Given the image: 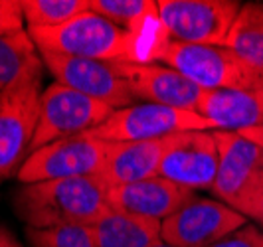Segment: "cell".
Segmentation results:
<instances>
[{
  "label": "cell",
  "mask_w": 263,
  "mask_h": 247,
  "mask_svg": "<svg viewBox=\"0 0 263 247\" xmlns=\"http://www.w3.org/2000/svg\"><path fill=\"white\" fill-rule=\"evenodd\" d=\"M89 10L131 34H141L160 22L158 4L153 0H89Z\"/></svg>",
  "instance_id": "obj_20"
},
{
  "label": "cell",
  "mask_w": 263,
  "mask_h": 247,
  "mask_svg": "<svg viewBox=\"0 0 263 247\" xmlns=\"http://www.w3.org/2000/svg\"><path fill=\"white\" fill-rule=\"evenodd\" d=\"M40 52L85 58L99 62H133L141 64L135 34L115 26L93 10L79 14L62 26L28 28Z\"/></svg>",
  "instance_id": "obj_2"
},
{
  "label": "cell",
  "mask_w": 263,
  "mask_h": 247,
  "mask_svg": "<svg viewBox=\"0 0 263 247\" xmlns=\"http://www.w3.org/2000/svg\"><path fill=\"white\" fill-rule=\"evenodd\" d=\"M40 55L44 67L55 78V83L64 87L101 101L115 111L131 107L137 101L113 62L69 58L48 52H40Z\"/></svg>",
  "instance_id": "obj_11"
},
{
  "label": "cell",
  "mask_w": 263,
  "mask_h": 247,
  "mask_svg": "<svg viewBox=\"0 0 263 247\" xmlns=\"http://www.w3.org/2000/svg\"><path fill=\"white\" fill-rule=\"evenodd\" d=\"M151 247H174V245H171V243H166V241H162V239H160V241H157L155 245H151Z\"/></svg>",
  "instance_id": "obj_28"
},
{
  "label": "cell",
  "mask_w": 263,
  "mask_h": 247,
  "mask_svg": "<svg viewBox=\"0 0 263 247\" xmlns=\"http://www.w3.org/2000/svg\"><path fill=\"white\" fill-rule=\"evenodd\" d=\"M105 158V141L95 139L89 132L76 135L30 153L16 178L22 184L69 178H101Z\"/></svg>",
  "instance_id": "obj_5"
},
{
  "label": "cell",
  "mask_w": 263,
  "mask_h": 247,
  "mask_svg": "<svg viewBox=\"0 0 263 247\" xmlns=\"http://www.w3.org/2000/svg\"><path fill=\"white\" fill-rule=\"evenodd\" d=\"M188 130H216V127L196 111L139 103L113 111V115L89 135L105 143H133L164 139Z\"/></svg>",
  "instance_id": "obj_6"
},
{
  "label": "cell",
  "mask_w": 263,
  "mask_h": 247,
  "mask_svg": "<svg viewBox=\"0 0 263 247\" xmlns=\"http://www.w3.org/2000/svg\"><path fill=\"white\" fill-rule=\"evenodd\" d=\"M226 48H230L257 78L263 79V2L241 4L226 40Z\"/></svg>",
  "instance_id": "obj_18"
},
{
  "label": "cell",
  "mask_w": 263,
  "mask_h": 247,
  "mask_svg": "<svg viewBox=\"0 0 263 247\" xmlns=\"http://www.w3.org/2000/svg\"><path fill=\"white\" fill-rule=\"evenodd\" d=\"M0 247H20V243L16 241V237L8 230L0 227Z\"/></svg>",
  "instance_id": "obj_27"
},
{
  "label": "cell",
  "mask_w": 263,
  "mask_h": 247,
  "mask_svg": "<svg viewBox=\"0 0 263 247\" xmlns=\"http://www.w3.org/2000/svg\"><path fill=\"white\" fill-rule=\"evenodd\" d=\"M24 30L20 0H0V36Z\"/></svg>",
  "instance_id": "obj_24"
},
{
  "label": "cell",
  "mask_w": 263,
  "mask_h": 247,
  "mask_svg": "<svg viewBox=\"0 0 263 247\" xmlns=\"http://www.w3.org/2000/svg\"><path fill=\"white\" fill-rule=\"evenodd\" d=\"M172 135L153 141H133V143H107L105 168L101 180L107 188L133 184L158 176L160 162L171 146Z\"/></svg>",
  "instance_id": "obj_15"
},
{
  "label": "cell",
  "mask_w": 263,
  "mask_h": 247,
  "mask_svg": "<svg viewBox=\"0 0 263 247\" xmlns=\"http://www.w3.org/2000/svg\"><path fill=\"white\" fill-rule=\"evenodd\" d=\"M113 111V107L60 83L48 85L40 99V119L32 141V153L67 137L91 132L105 123Z\"/></svg>",
  "instance_id": "obj_7"
},
{
  "label": "cell",
  "mask_w": 263,
  "mask_h": 247,
  "mask_svg": "<svg viewBox=\"0 0 263 247\" xmlns=\"http://www.w3.org/2000/svg\"><path fill=\"white\" fill-rule=\"evenodd\" d=\"M40 99L42 71L30 73L0 93V182L18 174L32 153Z\"/></svg>",
  "instance_id": "obj_3"
},
{
  "label": "cell",
  "mask_w": 263,
  "mask_h": 247,
  "mask_svg": "<svg viewBox=\"0 0 263 247\" xmlns=\"http://www.w3.org/2000/svg\"><path fill=\"white\" fill-rule=\"evenodd\" d=\"M44 69V62L26 30L0 36V93L30 73Z\"/></svg>",
  "instance_id": "obj_19"
},
{
  "label": "cell",
  "mask_w": 263,
  "mask_h": 247,
  "mask_svg": "<svg viewBox=\"0 0 263 247\" xmlns=\"http://www.w3.org/2000/svg\"><path fill=\"white\" fill-rule=\"evenodd\" d=\"M32 247H93L91 232L85 225H66L52 230H30Z\"/></svg>",
  "instance_id": "obj_22"
},
{
  "label": "cell",
  "mask_w": 263,
  "mask_h": 247,
  "mask_svg": "<svg viewBox=\"0 0 263 247\" xmlns=\"http://www.w3.org/2000/svg\"><path fill=\"white\" fill-rule=\"evenodd\" d=\"M246 223L248 218L224 202L192 198L162 221L160 239L174 247H210Z\"/></svg>",
  "instance_id": "obj_10"
},
{
  "label": "cell",
  "mask_w": 263,
  "mask_h": 247,
  "mask_svg": "<svg viewBox=\"0 0 263 247\" xmlns=\"http://www.w3.org/2000/svg\"><path fill=\"white\" fill-rule=\"evenodd\" d=\"M160 62L182 73L204 91L214 89H259L257 78L236 53L226 46H202L168 42Z\"/></svg>",
  "instance_id": "obj_4"
},
{
  "label": "cell",
  "mask_w": 263,
  "mask_h": 247,
  "mask_svg": "<svg viewBox=\"0 0 263 247\" xmlns=\"http://www.w3.org/2000/svg\"><path fill=\"white\" fill-rule=\"evenodd\" d=\"M107 184L101 178H69L26 184L14 200L16 214L30 230L66 225L89 227L105 214Z\"/></svg>",
  "instance_id": "obj_1"
},
{
  "label": "cell",
  "mask_w": 263,
  "mask_h": 247,
  "mask_svg": "<svg viewBox=\"0 0 263 247\" xmlns=\"http://www.w3.org/2000/svg\"><path fill=\"white\" fill-rule=\"evenodd\" d=\"M158 16L172 42L226 46L241 4L236 0H158Z\"/></svg>",
  "instance_id": "obj_9"
},
{
  "label": "cell",
  "mask_w": 263,
  "mask_h": 247,
  "mask_svg": "<svg viewBox=\"0 0 263 247\" xmlns=\"http://www.w3.org/2000/svg\"><path fill=\"white\" fill-rule=\"evenodd\" d=\"M28 28H55L89 10V0H20Z\"/></svg>",
  "instance_id": "obj_21"
},
{
  "label": "cell",
  "mask_w": 263,
  "mask_h": 247,
  "mask_svg": "<svg viewBox=\"0 0 263 247\" xmlns=\"http://www.w3.org/2000/svg\"><path fill=\"white\" fill-rule=\"evenodd\" d=\"M257 91H259V97H261V103H263V85L259 87V89H257Z\"/></svg>",
  "instance_id": "obj_29"
},
{
  "label": "cell",
  "mask_w": 263,
  "mask_h": 247,
  "mask_svg": "<svg viewBox=\"0 0 263 247\" xmlns=\"http://www.w3.org/2000/svg\"><path fill=\"white\" fill-rule=\"evenodd\" d=\"M218 143L214 130H188L172 135L160 162L158 176L188 190L212 188L218 172Z\"/></svg>",
  "instance_id": "obj_12"
},
{
  "label": "cell",
  "mask_w": 263,
  "mask_h": 247,
  "mask_svg": "<svg viewBox=\"0 0 263 247\" xmlns=\"http://www.w3.org/2000/svg\"><path fill=\"white\" fill-rule=\"evenodd\" d=\"M218 143V172L212 184L214 196L239 214L263 186V148L234 130H214Z\"/></svg>",
  "instance_id": "obj_8"
},
{
  "label": "cell",
  "mask_w": 263,
  "mask_h": 247,
  "mask_svg": "<svg viewBox=\"0 0 263 247\" xmlns=\"http://www.w3.org/2000/svg\"><path fill=\"white\" fill-rule=\"evenodd\" d=\"M210 247H263V232L251 223H246L243 227L226 235L224 239L212 243Z\"/></svg>",
  "instance_id": "obj_23"
},
{
  "label": "cell",
  "mask_w": 263,
  "mask_h": 247,
  "mask_svg": "<svg viewBox=\"0 0 263 247\" xmlns=\"http://www.w3.org/2000/svg\"><path fill=\"white\" fill-rule=\"evenodd\" d=\"M89 232L93 247H151L160 241L162 221L109 208L93 225H89Z\"/></svg>",
  "instance_id": "obj_17"
},
{
  "label": "cell",
  "mask_w": 263,
  "mask_h": 247,
  "mask_svg": "<svg viewBox=\"0 0 263 247\" xmlns=\"http://www.w3.org/2000/svg\"><path fill=\"white\" fill-rule=\"evenodd\" d=\"M196 113L208 119L216 130H237L263 125V103L257 89L204 91Z\"/></svg>",
  "instance_id": "obj_16"
},
{
  "label": "cell",
  "mask_w": 263,
  "mask_h": 247,
  "mask_svg": "<svg viewBox=\"0 0 263 247\" xmlns=\"http://www.w3.org/2000/svg\"><path fill=\"white\" fill-rule=\"evenodd\" d=\"M243 216L246 218H253L263 227V186L259 188V192L255 194V198L251 200V204L248 206Z\"/></svg>",
  "instance_id": "obj_25"
},
{
  "label": "cell",
  "mask_w": 263,
  "mask_h": 247,
  "mask_svg": "<svg viewBox=\"0 0 263 247\" xmlns=\"http://www.w3.org/2000/svg\"><path fill=\"white\" fill-rule=\"evenodd\" d=\"M192 198H196L192 194V190L178 186L162 176H155V178L109 188L107 206L115 212L164 221L174 212L186 206Z\"/></svg>",
  "instance_id": "obj_14"
},
{
  "label": "cell",
  "mask_w": 263,
  "mask_h": 247,
  "mask_svg": "<svg viewBox=\"0 0 263 247\" xmlns=\"http://www.w3.org/2000/svg\"><path fill=\"white\" fill-rule=\"evenodd\" d=\"M237 135H241L243 139H248V141H251L253 144H257L259 148H263V125H257V127H250V129L237 130Z\"/></svg>",
  "instance_id": "obj_26"
},
{
  "label": "cell",
  "mask_w": 263,
  "mask_h": 247,
  "mask_svg": "<svg viewBox=\"0 0 263 247\" xmlns=\"http://www.w3.org/2000/svg\"><path fill=\"white\" fill-rule=\"evenodd\" d=\"M115 67L131 89L133 97L146 103L196 111L204 93L196 83L168 65L115 62Z\"/></svg>",
  "instance_id": "obj_13"
}]
</instances>
